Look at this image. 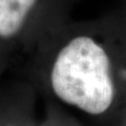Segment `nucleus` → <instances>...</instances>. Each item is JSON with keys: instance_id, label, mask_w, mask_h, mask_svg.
Masks as SVG:
<instances>
[{"instance_id": "obj_2", "label": "nucleus", "mask_w": 126, "mask_h": 126, "mask_svg": "<svg viewBox=\"0 0 126 126\" xmlns=\"http://www.w3.org/2000/svg\"><path fill=\"white\" fill-rule=\"evenodd\" d=\"M37 0H0V38L15 36Z\"/></svg>"}, {"instance_id": "obj_1", "label": "nucleus", "mask_w": 126, "mask_h": 126, "mask_svg": "<svg viewBox=\"0 0 126 126\" xmlns=\"http://www.w3.org/2000/svg\"><path fill=\"white\" fill-rule=\"evenodd\" d=\"M50 83L59 99L90 115L103 113L113 100L109 58L89 37L75 38L59 52Z\"/></svg>"}]
</instances>
